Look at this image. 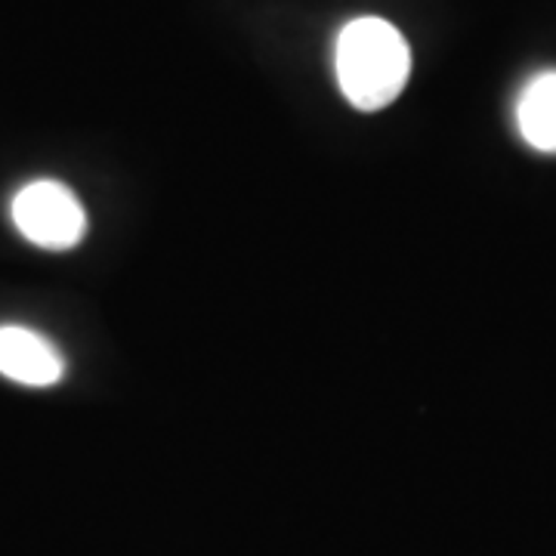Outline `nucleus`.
Masks as SVG:
<instances>
[{
	"label": "nucleus",
	"instance_id": "3",
	"mask_svg": "<svg viewBox=\"0 0 556 556\" xmlns=\"http://www.w3.org/2000/svg\"><path fill=\"white\" fill-rule=\"evenodd\" d=\"M0 375L22 387H56L65 378V358L40 331L0 325Z\"/></svg>",
	"mask_w": 556,
	"mask_h": 556
},
{
	"label": "nucleus",
	"instance_id": "4",
	"mask_svg": "<svg viewBox=\"0 0 556 556\" xmlns=\"http://www.w3.org/2000/svg\"><path fill=\"white\" fill-rule=\"evenodd\" d=\"M517 127L535 152L556 155V72H541L522 87Z\"/></svg>",
	"mask_w": 556,
	"mask_h": 556
},
{
	"label": "nucleus",
	"instance_id": "2",
	"mask_svg": "<svg viewBox=\"0 0 556 556\" xmlns=\"http://www.w3.org/2000/svg\"><path fill=\"white\" fill-rule=\"evenodd\" d=\"M10 217L22 239L43 251H72L87 236V211L60 179L25 182L10 201Z\"/></svg>",
	"mask_w": 556,
	"mask_h": 556
},
{
	"label": "nucleus",
	"instance_id": "1",
	"mask_svg": "<svg viewBox=\"0 0 556 556\" xmlns=\"http://www.w3.org/2000/svg\"><path fill=\"white\" fill-rule=\"evenodd\" d=\"M338 84L358 112L387 109L405 90L412 75V50L396 25L362 16L343 25L334 50Z\"/></svg>",
	"mask_w": 556,
	"mask_h": 556
}]
</instances>
